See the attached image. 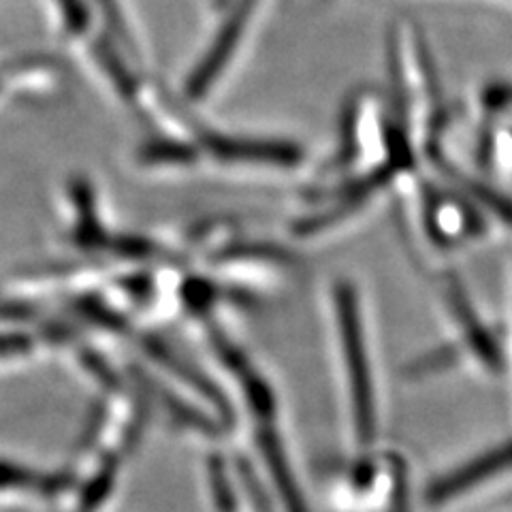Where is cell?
Masks as SVG:
<instances>
[{
  "label": "cell",
  "instance_id": "1",
  "mask_svg": "<svg viewBox=\"0 0 512 512\" xmlns=\"http://www.w3.org/2000/svg\"><path fill=\"white\" fill-rule=\"evenodd\" d=\"M335 310H338L342 348L348 372V389L357 434L363 442H370L374 436V389L370 378V363H367L357 295L355 288L346 282L338 284V288H335Z\"/></svg>",
  "mask_w": 512,
  "mask_h": 512
},
{
  "label": "cell",
  "instance_id": "2",
  "mask_svg": "<svg viewBox=\"0 0 512 512\" xmlns=\"http://www.w3.org/2000/svg\"><path fill=\"white\" fill-rule=\"evenodd\" d=\"M508 468H512V442H506L500 448H491L485 455L472 459L468 466L434 480L425 493V500L434 506L444 504Z\"/></svg>",
  "mask_w": 512,
  "mask_h": 512
},
{
  "label": "cell",
  "instance_id": "3",
  "mask_svg": "<svg viewBox=\"0 0 512 512\" xmlns=\"http://www.w3.org/2000/svg\"><path fill=\"white\" fill-rule=\"evenodd\" d=\"M254 3H256V0H242V5L235 9V13L231 15L229 22L224 24L218 39L210 47V54H207L199 62V67L188 79V94L190 96H195V99H197V96H203L207 90L212 88V84L216 82V77L220 75V71L227 67V62L233 56L237 41L242 39V35H244L246 24H248V15H250Z\"/></svg>",
  "mask_w": 512,
  "mask_h": 512
},
{
  "label": "cell",
  "instance_id": "4",
  "mask_svg": "<svg viewBox=\"0 0 512 512\" xmlns=\"http://www.w3.org/2000/svg\"><path fill=\"white\" fill-rule=\"evenodd\" d=\"M210 150L224 160H242V163H265V165H295L301 158V150L293 143L284 141H252V139H229L212 137L207 141Z\"/></svg>",
  "mask_w": 512,
  "mask_h": 512
},
{
  "label": "cell",
  "instance_id": "5",
  "mask_svg": "<svg viewBox=\"0 0 512 512\" xmlns=\"http://www.w3.org/2000/svg\"><path fill=\"white\" fill-rule=\"evenodd\" d=\"M451 306L459 318V323L466 329V338L470 348L476 352L489 370H500L502 367V355L498 346L491 340V335L487 333V329L480 325V320L474 316V312L470 310L466 297L461 295V291L457 286L451 288Z\"/></svg>",
  "mask_w": 512,
  "mask_h": 512
},
{
  "label": "cell",
  "instance_id": "6",
  "mask_svg": "<svg viewBox=\"0 0 512 512\" xmlns=\"http://www.w3.org/2000/svg\"><path fill=\"white\" fill-rule=\"evenodd\" d=\"M261 453L267 463V470L274 478V485L278 489L280 500L288 512H306V504L301 500V493L295 487V480L291 474V468L284 461V453L280 448V442L274 436L261 438Z\"/></svg>",
  "mask_w": 512,
  "mask_h": 512
},
{
  "label": "cell",
  "instance_id": "7",
  "mask_svg": "<svg viewBox=\"0 0 512 512\" xmlns=\"http://www.w3.org/2000/svg\"><path fill=\"white\" fill-rule=\"evenodd\" d=\"M457 363V350L453 346H442L434 352H429V355L416 359L414 363L408 365L406 376L408 378H421L427 374H436L446 370V367H451Z\"/></svg>",
  "mask_w": 512,
  "mask_h": 512
},
{
  "label": "cell",
  "instance_id": "8",
  "mask_svg": "<svg viewBox=\"0 0 512 512\" xmlns=\"http://www.w3.org/2000/svg\"><path fill=\"white\" fill-rule=\"evenodd\" d=\"M60 7H62V13H64V20H67L69 28L73 30H82L88 22L86 13H84V7L79 0H58Z\"/></svg>",
  "mask_w": 512,
  "mask_h": 512
},
{
  "label": "cell",
  "instance_id": "9",
  "mask_svg": "<svg viewBox=\"0 0 512 512\" xmlns=\"http://www.w3.org/2000/svg\"><path fill=\"white\" fill-rule=\"evenodd\" d=\"M30 348V342L24 335H0V359L18 357Z\"/></svg>",
  "mask_w": 512,
  "mask_h": 512
}]
</instances>
